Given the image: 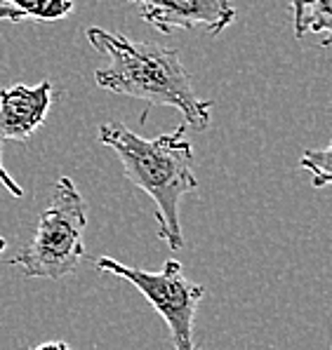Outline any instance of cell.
<instances>
[{
	"label": "cell",
	"mask_w": 332,
	"mask_h": 350,
	"mask_svg": "<svg viewBox=\"0 0 332 350\" xmlns=\"http://www.w3.org/2000/svg\"><path fill=\"white\" fill-rule=\"evenodd\" d=\"M88 42L106 59L94 83L101 90L139 99L151 106H168L184 116L186 127L203 132L212 120V101L196 94L181 64L179 50L158 42H139L114 31L90 26Z\"/></svg>",
	"instance_id": "1"
},
{
	"label": "cell",
	"mask_w": 332,
	"mask_h": 350,
	"mask_svg": "<svg viewBox=\"0 0 332 350\" xmlns=\"http://www.w3.org/2000/svg\"><path fill=\"white\" fill-rule=\"evenodd\" d=\"M186 125L156 139H142L123 122H104L99 142L118 155L123 174L156 204L158 238L170 250L184 247L179 221V202L186 193L198 191L194 174V146L184 137Z\"/></svg>",
	"instance_id": "2"
},
{
	"label": "cell",
	"mask_w": 332,
	"mask_h": 350,
	"mask_svg": "<svg viewBox=\"0 0 332 350\" xmlns=\"http://www.w3.org/2000/svg\"><path fill=\"white\" fill-rule=\"evenodd\" d=\"M88 212L80 191L68 176H59L52 196L40 214L36 235L14 254L12 266L29 278L62 280L73 273L85 258Z\"/></svg>",
	"instance_id": "3"
},
{
	"label": "cell",
	"mask_w": 332,
	"mask_h": 350,
	"mask_svg": "<svg viewBox=\"0 0 332 350\" xmlns=\"http://www.w3.org/2000/svg\"><path fill=\"white\" fill-rule=\"evenodd\" d=\"M94 266L97 271L125 280L139 289V294L156 308V313L168 325L175 350H201L194 338V320L198 306L205 296V287L186 280L179 261L168 258L156 273L125 266L111 256H99Z\"/></svg>",
	"instance_id": "4"
},
{
	"label": "cell",
	"mask_w": 332,
	"mask_h": 350,
	"mask_svg": "<svg viewBox=\"0 0 332 350\" xmlns=\"http://www.w3.org/2000/svg\"><path fill=\"white\" fill-rule=\"evenodd\" d=\"M139 5V17L163 36L175 29H203L210 36L227 31L235 19L231 0H127Z\"/></svg>",
	"instance_id": "5"
},
{
	"label": "cell",
	"mask_w": 332,
	"mask_h": 350,
	"mask_svg": "<svg viewBox=\"0 0 332 350\" xmlns=\"http://www.w3.org/2000/svg\"><path fill=\"white\" fill-rule=\"evenodd\" d=\"M52 83L42 80L34 85H12L0 90V144L26 142L38 132L52 106Z\"/></svg>",
	"instance_id": "6"
},
{
	"label": "cell",
	"mask_w": 332,
	"mask_h": 350,
	"mask_svg": "<svg viewBox=\"0 0 332 350\" xmlns=\"http://www.w3.org/2000/svg\"><path fill=\"white\" fill-rule=\"evenodd\" d=\"M0 5H8L24 19L36 21H59L73 12V0H0Z\"/></svg>",
	"instance_id": "7"
},
{
	"label": "cell",
	"mask_w": 332,
	"mask_h": 350,
	"mask_svg": "<svg viewBox=\"0 0 332 350\" xmlns=\"http://www.w3.org/2000/svg\"><path fill=\"white\" fill-rule=\"evenodd\" d=\"M332 0H311L304 10L302 19L294 26V38H304L307 33L323 36V45H330L332 33Z\"/></svg>",
	"instance_id": "8"
},
{
	"label": "cell",
	"mask_w": 332,
	"mask_h": 350,
	"mask_svg": "<svg viewBox=\"0 0 332 350\" xmlns=\"http://www.w3.org/2000/svg\"><path fill=\"white\" fill-rule=\"evenodd\" d=\"M330 146L325 148H309L299 158V167L307 172H311V186L314 188H325L330 184Z\"/></svg>",
	"instance_id": "9"
},
{
	"label": "cell",
	"mask_w": 332,
	"mask_h": 350,
	"mask_svg": "<svg viewBox=\"0 0 332 350\" xmlns=\"http://www.w3.org/2000/svg\"><path fill=\"white\" fill-rule=\"evenodd\" d=\"M0 184H3V188L10 193V196L24 198V188H21L17 181L12 179V174H10L8 170H5V165H3V148H0Z\"/></svg>",
	"instance_id": "10"
},
{
	"label": "cell",
	"mask_w": 332,
	"mask_h": 350,
	"mask_svg": "<svg viewBox=\"0 0 332 350\" xmlns=\"http://www.w3.org/2000/svg\"><path fill=\"white\" fill-rule=\"evenodd\" d=\"M311 3V0H290V8H292V24L297 26V21L302 19L304 10H307V5Z\"/></svg>",
	"instance_id": "11"
},
{
	"label": "cell",
	"mask_w": 332,
	"mask_h": 350,
	"mask_svg": "<svg viewBox=\"0 0 332 350\" xmlns=\"http://www.w3.org/2000/svg\"><path fill=\"white\" fill-rule=\"evenodd\" d=\"M0 21H12V24H17V21H24V17H21L17 10L8 8V5H0Z\"/></svg>",
	"instance_id": "12"
},
{
	"label": "cell",
	"mask_w": 332,
	"mask_h": 350,
	"mask_svg": "<svg viewBox=\"0 0 332 350\" xmlns=\"http://www.w3.org/2000/svg\"><path fill=\"white\" fill-rule=\"evenodd\" d=\"M31 350H73V348L64 341H45V343H40V346H36Z\"/></svg>",
	"instance_id": "13"
},
{
	"label": "cell",
	"mask_w": 332,
	"mask_h": 350,
	"mask_svg": "<svg viewBox=\"0 0 332 350\" xmlns=\"http://www.w3.org/2000/svg\"><path fill=\"white\" fill-rule=\"evenodd\" d=\"M5 247H8V240L0 238V254H3V252H5Z\"/></svg>",
	"instance_id": "14"
}]
</instances>
